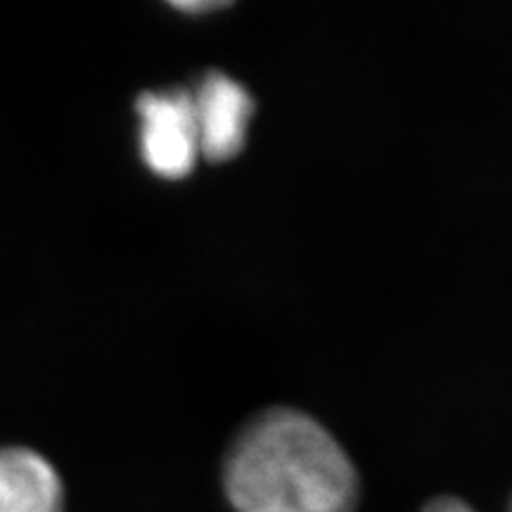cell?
Segmentation results:
<instances>
[{
    "label": "cell",
    "mask_w": 512,
    "mask_h": 512,
    "mask_svg": "<svg viewBox=\"0 0 512 512\" xmlns=\"http://www.w3.org/2000/svg\"><path fill=\"white\" fill-rule=\"evenodd\" d=\"M235 512H356L361 479L339 441L294 408H271L242 427L223 465Z\"/></svg>",
    "instance_id": "obj_1"
},
{
    "label": "cell",
    "mask_w": 512,
    "mask_h": 512,
    "mask_svg": "<svg viewBox=\"0 0 512 512\" xmlns=\"http://www.w3.org/2000/svg\"><path fill=\"white\" fill-rule=\"evenodd\" d=\"M136 110L140 117V155L147 169L169 181L188 176L200 157L190 93L181 88L143 93Z\"/></svg>",
    "instance_id": "obj_2"
},
{
    "label": "cell",
    "mask_w": 512,
    "mask_h": 512,
    "mask_svg": "<svg viewBox=\"0 0 512 512\" xmlns=\"http://www.w3.org/2000/svg\"><path fill=\"white\" fill-rule=\"evenodd\" d=\"M192 98L200 157L221 164L238 157L247 143L254 100L242 83L223 72L204 74Z\"/></svg>",
    "instance_id": "obj_3"
},
{
    "label": "cell",
    "mask_w": 512,
    "mask_h": 512,
    "mask_svg": "<svg viewBox=\"0 0 512 512\" xmlns=\"http://www.w3.org/2000/svg\"><path fill=\"white\" fill-rule=\"evenodd\" d=\"M0 512H64L57 467L29 446H0Z\"/></svg>",
    "instance_id": "obj_4"
},
{
    "label": "cell",
    "mask_w": 512,
    "mask_h": 512,
    "mask_svg": "<svg viewBox=\"0 0 512 512\" xmlns=\"http://www.w3.org/2000/svg\"><path fill=\"white\" fill-rule=\"evenodd\" d=\"M420 512H475V510H472L465 501H460V498L441 496V498H434V501L427 503Z\"/></svg>",
    "instance_id": "obj_5"
},
{
    "label": "cell",
    "mask_w": 512,
    "mask_h": 512,
    "mask_svg": "<svg viewBox=\"0 0 512 512\" xmlns=\"http://www.w3.org/2000/svg\"><path fill=\"white\" fill-rule=\"evenodd\" d=\"M226 3H176L178 10L183 12H211V10H221Z\"/></svg>",
    "instance_id": "obj_6"
}]
</instances>
